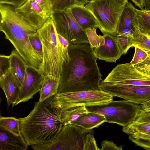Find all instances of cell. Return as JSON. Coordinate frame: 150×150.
<instances>
[{
    "label": "cell",
    "mask_w": 150,
    "mask_h": 150,
    "mask_svg": "<svg viewBox=\"0 0 150 150\" xmlns=\"http://www.w3.org/2000/svg\"><path fill=\"white\" fill-rule=\"evenodd\" d=\"M68 59L63 61L57 94L101 91V74L93 48L88 44L69 43Z\"/></svg>",
    "instance_id": "obj_1"
},
{
    "label": "cell",
    "mask_w": 150,
    "mask_h": 150,
    "mask_svg": "<svg viewBox=\"0 0 150 150\" xmlns=\"http://www.w3.org/2000/svg\"><path fill=\"white\" fill-rule=\"evenodd\" d=\"M62 112L55 95L35 102L28 115L18 119L21 133L28 146L45 144L54 140L63 126Z\"/></svg>",
    "instance_id": "obj_2"
},
{
    "label": "cell",
    "mask_w": 150,
    "mask_h": 150,
    "mask_svg": "<svg viewBox=\"0 0 150 150\" xmlns=\"http://www.w3.org/2000/svg\"><path fill=\"white\" fill-rule=\"evenodd\" d=\"M0 30L5 35L27 64L40 70L42 59L32 47L28 35L37 30L14 6L0 4Z\"/></svg>",
    "instance_id": "obj_3"
},
{
    "label": "cell",
    "mask_w": 150,
    "mask_h": 150,
    "mask_svg": "<svg viewBox=\"0 0 150 150\" xmlns=\"http://www.w3.org/2000/svg\"><path fill=\"white\" fill-rule=\"evenodd\" d=\"M37 31L43 50L42 63L40 70L44 76L51 75L60 78L64 60L52 19L49 18Z\"/></svg>",
    "instance_id": "obj_4"
},
{
    "label": "cell",
    "mask_w": 150,
    "mask_h": 150,
    "mask_svg": "<svg viewBox=\"0 0 150 150\" xmlns=\"http://www.w3.org/2000/svg\"><path fill=\"white\" fill-rule=\"evenodd\" d=\"M126 4L123 0H94L89 1L85 6L97 20L103 34L116 36L119 21Z\"/></svg>",
    "instance_id": "obj_5"
},
{
    "label": "cell",
    "mask_w": 150,
    "mask_h": 150,
    "mask_svg": "<svg viewBox=\"0 0 150 150\" xmlns=\"http://www.w3.org/2000/svg\"><path fill=\"white\" fill-rule=\"evenodd\" d=\"M86 107L89 112L104 116L106 122L115 123L123 127L135 120L142 109L141 105L125 100H112L106 103Z\"/></svg>",
    "instance_id": "obj_6"
},
{
    "label": "cell",
    "mask_w": 150,
    "mask_h": 150,
    "mask_svg": "<svg viewBox=\"0 0 150 150\" xmlns=\"http://www.w3.org/2000/svg\"><path fill=\"white\" fill-rule=\"evenodd\" d=\"M93 131L72 124L63 126L54 140L42 145H33L37 150H83L86 135Z\"/></svg>",
    "instance_id": "obj_7"
},
{
    "label": "cell",
    "mask_w": 150,
    "mask_h": 150,
    "mask_svg": "<svg viewBox=\"0 0 150 150\" xmlns=\"http://www.w3.org/2000/svg\"><path fill=\"white\" fill-rule=\"evenodd\" d=\"M50 17L57 33L69 43L74 45L89 44L86 30L77 23L70 8L62 11H52Z\"/></svg>",
    "instance_id": "obj_8"
},
{
    "label": "cell",
    "mask_w": 150,
    "mask_h": 150,
    "mask_svg": "<svg viewBox=\"0 0 150 150\" xmlns=\"http://www.w3.org/2000/svg\"><path fill=\"white\" fill-rule=\"evenodd\" d=\"M55 97L62 111L71 107L103 104L113 100L112 96L102 90L57 94Z\"/></svg>",
    "instance_id": "obj_9"
},
{
    "label": "cell",
    "mask_w": 150,
    "mask_h": 150,
    "mask_svg": "<svg viewBox=\"0 0 150 150\" xmlns=\"http://www.w3.org/2000/svg\"><path fill=\"white\" fill-rule=\"evenodd\" d=\"M96 28L86 30L90 45L95 54L99 59L106 62H116L122 55L117 43L115 37L105 33L98 35Z\"/></svg>",
    "instance_id": "obj_10"
},
{
    "label": "cell",
    "mask_w": 150,
    "mask_h": 150,
    "mask_svg": "<svg viewBox=\"0 0 150 150\" xmlns=\"http://www.w3.org/2000/svg\"><path fill=\"white\" fill-rule=\"evenodd\" d=\"M102 82L130 86H150V77L139 72L130 63L118 64Z\"/></svg>",
    "instance_id": "obj_11"
},
{
    "label": "cell",
    "mask_w": 150,
    "mask_h": 150,
    "mask_svg": "<svg viewBox=\"0 0 150 150\" xmlns=\"http://www.w3.org/2000/svg\"><path fill=\"white\" fill-rule=\"evenodd\" d=\"M101 89L111 95L129 102L142 104L150 100V86H130L112 84L101 81Z\"/></svg>",
    "instance_id": "obj_12"
},
{
    "label": "cell",
    "mask_w": 150,
    "mask_h": 150,
    "mask_svg": "<svg viewBox=\"0 0 150 150\" xmlns=\"http://www.w3.org/2000/svg\"><path fill=\"white\" fill-rule=\"evenodd\" d=\"M44 76L40 70L28 66L17 105L28 101L40 91Z\"/></svg>",
    "instance_id": "obj_13"
},
{
    "label": "cell",
    "mask_w": 150,
    "mask_h": 150,
    "mask_svg": "<svg viewBox=\"0 0 150 150\" xmlns=\"http://www.w3.org/2000/svg\"><path fill=\"white\" fill-rule=\"evenodd\" d=\"M16 9L29 24L37 30L40 28L50 17L32 0H27L23 5Z\"/></svg>",
    "instance_id": "obj_14"
},
{
    "label": "cell",
    "mask_w": 150,
    "mask_h": 150,
    "mask_svg": "<svg viewBox=\"0 0 150 150\" xmlns=\"http://www.w3.org/2000/svg\"><path fill=\"white\" fill-rule=\"evenodd\" d=\"M0 86L5 95L8 105H17L20 89L11 68L0 78Z\"/></svg>",
    "instance_id": "obj_15"
},
{
    "label": "cell",
    "mask_w": 150,
    "mask_h": 150,
    "mask_svg": "<svg viewBox=\"0 0 150 150\" xmlns=\"http://www.w3.org/2000/svg\"><path fill=\"white\" fill-rule=\"evenodd\" d=\"M74 19L84 30L100 28L99 23L85 4H77L70 8Z\"/></svg>",
    "instance_id": "obj_16"
},
{
    "label": "cell",
    "mask_w": 150,
    "mask_h": 150,
    "mask_svg": "<svg viewBox=\"0 0 150 150\" xmlns=\"http://www.w3.org/2000/svg\"><path fill=\"white\" fill-rule=\"evenodd\" d=\"M28 146L22 134L17 135L0 129V150H25Z\"/></svg>",
    "instance_id": "obj_17"
},
{
    "label": "cell",
    "mask_w": 150,
    "mask_h": 150,
    "mask_svg": "<svg viewBox=\"0 0 150 150\" xmlns=\"http://www.w3.org/2000/svg\"><path fill=\"white\" fill-rule=\"evenodd\" d=\"M136 9L130 2L126 5L119 21L117 35L126 28L131 29L134 32L139 31Z\"/></svg>",
    "instance_id": "obj_18"
},
{
    "label": "cell",
    "mask_w": 150,
    "mask_h": 150,
    "mask_svg": "<svg viewBox=\"0 0 150 150\" xmlns=\"http://www.w3.org/2000/svg\"><path fill=\"white\" fill-rule=\"evenodd\" d=\"M9 56L10 68L20 90L28 65L16 49L12 50Z\"/></svg>",
    "instance_id": "obj_19"
},
{
    "label": "cell",
    "mask_w": 150,
    "mask_h": 150,
    "mask_svg": "<svg viewBox=\"0 0 150 150\" xmlns=\"http://www.w3.org/2000/svg\"><path fill=\"white\" fill-rule=\"evenodd\" d=\"M106 122L104 116L100 114L91 112L81 115L76 120L71 124L80 126L88 130H91Z\"/></svg>",
    "instance_id": "obj_20"
},
{
    "label": "cell",
    "mask_w": 150,
    "mask_h": 150,
    "mask_svg": "<svg viewBox=\"0 0 150 150\" xmlns=\"http://www.w3.org/2000/svg\"><path fill=\"white\" fill-rule=\"evenodd\" d=\"M60 78L51 75L44 76L40 91L39 101L45 100L57 94Z\"/></svg>",
    "instance_id": "obj_21"
},
{
    "label": "cell",
    "mask_w": 150,
    "mask_h": 150,
    "mask_svg": "<svg viewBox=\"0 0 150 150\" xmlns=\"http://www.w3.org/2000/svg\"><path fill=\"white\" fill-rule=\"evenodd\" d=\"M89 111L85 106H80L70 108L62 111L61 118L63 126L71 124L76 120L82 113Z\"/></svg>",
    "instance_id": "obj_22"
},
{
    "label": "cell",
    "mask_w": 150,
    "mask_h": 150,
    "mask_svg": "<svg viewBox=\"0 0 150 150\" xmlns=\"http://www.w3.org/2000/svg\"><path fill=\"white\" fill-rule=\"evenodd\" d=\"M140 32L146 36H150V11L136 9Z\"/></svg>",
    "instance_id": "obj_23"
},
{
    "label": "cell",
    "mask_w": 150,
    "mask_h": 150,
    "mask_svg": "<svg viewBox=\"0 0 150 150\" xmlns=\"http://www.w3.org/2000/svg\"><path fill=\"white\" fill-rule=\"evenodd\" d=\"M0 129L8 131L17 135H20L21 133L18 119L14 117H0Z\"/></svg>",
    "instance_id": "obj_24"
},
{
    "label": "cell",
    "mask_w": 150,
    "mask_h": 150,
    "mask_svg": "<svg viewBox=\"0 0 150 150\" xmlns=\"http://www.w3.org/2000/svg\"><path fill=\"white\" fill-rule=\"evenodd\" d=\"M122 130L129 135L136 133L150 135V123L135 120L127 125L123 127Z\"/></svg>",
    "instance_id": "obj_25"
},
{
    "label": "cell",
    "mask_w": 150,
    "mask_h": 150,
    "mask_svg": "<svg viewBox=\"0 0 150 150\" xmlns=\"http://www.w3.org/2000/svg\"><path fill=\"white\" fill-rule=\"evenodd\" d=\"M131 47H137L150 51V39L139 31L135 32L130 46Z\"/></svg>",
    "instance_id": "obj_26"
},
{
    "label": "cell",
    "mask_w": 150,
    "mask_h": 150,
    "mask_svg": "<svg viewBox=\"0 0 150 150\" xmlns=\"http://www.w3.org/2000/svg\"><path fill=\"white\" fill-rule=\"evenodd\" d=\"M129 139L136 145L150 150V135L139 133L129 135Z\"/></svg>",
    "instance_id": "obj_27"
},
{
    "label": "cell",
    "mask_w": 150,
    "mask_h": 150,
    "mask_svg": "<svg viewBox=\"0 0 150 150\" xmlns=\"http://www.w3.org/2000/svg\"><path fill=\"white\" fill-rule=\"evenodd\" d=\"M115 37L122 54H126L131 47L130 46L133 38L123 34H118Z\"/></svg>",
    "instance_id": "obj_28"
},
{
    "label": "cell",
    "mask_w": 150,
    "mask_h": 150,
    "mask_svg": "<svg viewBox=\"0 0 150 150\" xmlns=\"http://www.w3.org/2000/svg\"><path fill=\"white\" fill-rule=\"evenodd\" d=\"M28 38L32 47L39 56L42 59V45L37 31L35 33L29 34Z\"/></svg>",
    "instance_id": "obj_29"
},
{
    "label": "cell",
    "mask_w": 150,
    "mask_h": 150,
    "mask_svg": "<svg viewBox=\"0 0 150 150\" xmlns=\"http://www.w3.org/2000/svg\"><path fill=\"white\" fill-rule=\"evenodd\" d=\"M77 4L76 0H55L53 5L52 11H64Z\"/></svg>",
    "instance_id": "obj_30"
},
{
    "label": "cell",
    "mask_w": 150,
    "mask_h": 150,
    "mask_svg": "<svg viewBox=\"0 0 150 150\" xmlns=\"http://www.w3.org/2000/svg\"><path fill=\"white\" fill-rule=\"evenodd\" d=\"M134 68L141 74L150 76V56L144 61L133 65Z\"/></svg>",
    "instance_id": "obj_31"
},
{
    "label": "cell",
    "mask_w": 150,
    "mask_h": 150,
    "mask_svg": "<svg viewBox=\"0 0 150 150\" xmlns=\"http://www.w3.org/2000/svg\"><path fill=\"white\" fill-rule=\"evenodd\" d=\"M83 150H100L93 136V132L87 134L84 142Z\"/></svg>",
    "instance_id": "obj_32"
},
{
    "label": "cell",
    "mask_w": 150,
    "mask_h": 150,
    "mask_svg": "<svg viewBox=\"0 0 150 150\" xmlns=\"http://www.w3.org/2000/svg\"><path fill=\"white\" fill-rule=\"evenodd\" d=\"M134 47L135 48L134 54L130 62L132 65L142 62L148 56V54L144 50L137 47Z\"/></svg>",
    "instance_id": "obj_33"
},
{
    "label": "cell",
    "mask_w": 150,
    "mask_h": 150,
    "mask_svg": "<svg viewBox=\"0 0 150 150\" xmlns=\"http://www.w3.org/2000/svg\"><path fill=\"white\" fill-rule=\"evenodd\" d=\"M57 36L60 52L64 61L67 60L69 58L68 48L69 42L66 39L57 33Z\"/></svg>",
    "instance_id": "obj_34"
},
{
    "label": "cell",
    "mask_w": 150,
    "mask_h": 150,
    "mask_svg": "<svg viewBox=\"0 0 150 150\" xmlns=\"http://www.w3.org/2000/svg\"><path fill=\"white\" fill-rule=\"evenodd\" d=\"M10 68L9 56L0 55V78L5 75Z\"/></svg>",
    "instance_id": "obj_35"
},
{
    "label": "cell",
    "mask_w": 150,
    "mask_h": 150,
    "mask_svg": "<svg viewBox=\"0 0 150 150\" xmlns=\"http://www.w3.org/2000/svg\"><path fill=\"white\" fill-rule=\"evenodd\" d=\"M38 5L50 17L52 11L51 0H32Z\"/></svg>",
    "instance_id": "obj_36"
},
{
    "label": "cell",
    "mask_w": 150,
    "mask_h": 150,
    "mask_svg": "<svg viewBox=\"0 0 150 150\" xmlns=\"http://www.w3.org/2000/svg\"><path fill=\"white\" fill-rule=\"evenodd\" d=\"M101 146L100 150H122L123 147L122 145L117 146L113 141L108 140L102 141Z\"/></svg>",
    "instance_id": "obj_37"
},
{
    "label": "cell",
    "mask_w": 150,
    "mask_h": 150,
    "mask_svg": "<svg viewBox=\"0 0 150 150\" xmlns=\"http://www.w3.org/2000/svg\"><path fill=\"white\" fill-rule=\"evenodd\" d=\"M135 121L150 123V111L142 109L138 114Z\"/></svg>",
    "instance_id": "obj_38"
},
{
    "label": "cell",
    "mask_w": 150,
    "mask_h": 150,
    "mask_svg": "<svg viewBox=\"0 0 150 150\" xmlns=\"http://www.w3.org/2000/svg\"><path fill=\"white\" fill-rule=\"evenodd\" d=\"M27 0H0V4L11 5L16 8L23 5Z\"/></svg>",
    "instance_id": "obj_39"
},
{
    "label": "cell",
    "mask_w": 150,
    "mask_h": 150,
    "mask_svg": "<svg viewBox=\"0 0 150 150\" xmlns=\"http://www.w3.org/2000/svg\"><path fill=\"white\" fill-rule=\"evenodd\" d=\"M134 32L132 30L129 28H126L123 30L118 34H123L133 38L134 37Z\"/></svg>",
    "instance_id": "obj_40"
},
{
    "label": "cell",
    "mask_w": 150,
    "mask_h": 150,
    "mask_svg": "<svg viewBox=\"0 0 150 150\" xmlns=\"http://www.w3.org/2000/svg\"><path fill=\"white\" fill-rule=\"evenodd\" d=\"M135 5L138 7L141 10H144V7L143 4V0H130Z\"/></svg>",
    "instance_id": "obj_41"
},
{
    "label": "cell",
    "mask_w": 150,
    "mask_h": 150,
    "mask_svg": "<svg viewBox=\"0 0 150 150\" xmlns=\"http://www.w3.org/2000/svg\"><path fill=\"white\" fill-rule=\"evenodd\" d=\"M142 109L150 111V100L141 104Z\"/></svg>",
    "instance_id": "obj_42"
},
{
    "label": "cell",
    "mask_w": 150,
    "mask_h": 150,
    "mask_svg": "<svg viewBox=\"0 0 150 150\" xmlns=\"http://www.w3.org/2000/svg\"><path fill=\"white\" fill-rule=\"evenodd\" d=\"M144 7V9L147 11H150V0H143Z\"/></svg>",
    "instance_id": "obj_43"
},
{
    "label": "cell",
    "mask_w": 150,
    "mask_h": 150,
    "mask_svg": "<svg viewBox=\"0 0 150 150\" xmlns=\"http://www.w3.org/2000/svg\"><path fill=\"white\" fill-rule=\"evenodd\" d=\"M77 3L79 4H85L88 1L90 0H76Z\"/></svg>",
    "instance_id": "obj_44"
},
{
    "label": "cell",
    "mask_w": 150,
    "mask_h": 150,
    "mask_svg": "<svg viewBox=\"0 0 150 150\" xmlns=\"http://www.w3.org/2000/svg\"><path fill=\"white\" fill-rule=\"evenodd\" d=\"M145 50L147 53L150 56V51L145 50Z\"/></svg>",
    "instance_id": "obj_45"
},
{
    "label": "cell",
    "mask_w": 150,
    "mask_h": 150,
    "mask_svg": "<svg viewBox=\"0 0 150 150\" xmlns=\"http://www.w3.org/2000/svg\"><path fill=\"white\" fill-rule=\"evenodd\" d=\"M93 0H90L89 1H93ZM123 1H125V3L126 4H127L128 2V0H123Z\"/></svg>",
    "instance_id": "obj_46"
},
{
    "label": "cell",
    "mask_w": 150,
    "mask_h": 150,
    "mask_svg": "<svg viewBox=\"0 0 150 150\" xmlns=\"http://www.w3.org/2000/svg\"><path fill=\"white\" fill-rule=\"evenodd\" d=\"M51 1H52V6H53V4L54 3L55 0H51Z\"/></svg>",
    "instance_id": "obj_47"
},
{
    "label": "cell",
    "mask_w": 150,
    "mask_h": 150,
    "mask_svg": "<svg viewBox=\"0 0 150 150\" xmlns=\"http://www.w3.org/2000/svg\"><path fill=\"white\" fill-rule=\"evenodd\" d=\"M145 75L146 76H147L148 77H150V76H147V75Z\"/></svg>",
    "instance_id": "obj_48"
},
{
    "label": "cell",
    "mask_w": 150,
    "mask_h": 150,
    "mask_svg": "<svg viewBox=\"0 0 150 150\" xmlns=\"http://www.w3.org/2000/svg\"><path fill=\"white\" fill-rule=\"evenodd\" d=\"M147 36V37L149 39H150V36Z\"/></svg>",
    "instance_id": "obj_49"
}]
</instances>
